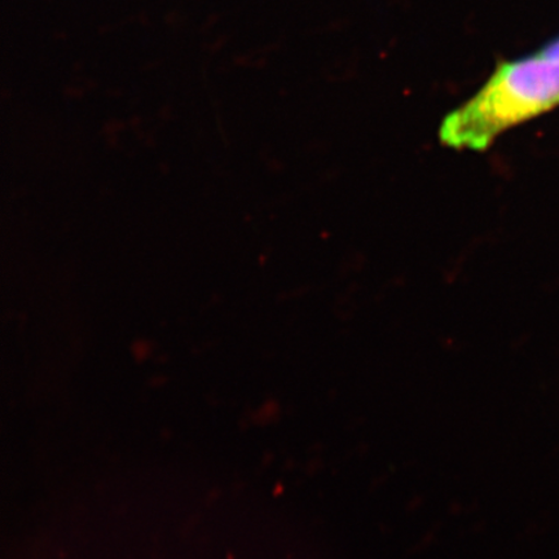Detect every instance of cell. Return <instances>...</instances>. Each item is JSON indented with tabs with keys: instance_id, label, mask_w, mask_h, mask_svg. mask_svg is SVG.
Returning a JSON list of instances; mask_svg holds the SVG:
<instances>
[{
	"instance_id": "1",
	"label": "cell",
	"mask_w": 559,
	"mask_h": 559,
	"mask_svg": "<svg viewBox=\"0 0 559 559\" xmlns=\"http://www.w3.org/2000/svg\"><path fill=\"white\" fill-rule=\"evenodd\" d=\"M559 107V59L542 50L501 62L484 86L440 126L453 150L485 151L516 124Z\"/></svg>"
},
{
	"instance_id": "2",
	"label": "cell",
	"mask_w": 559,
	"mask_h": 559,
	"mask_svg": "<svg viewBox=\"0 0 559 559\" xmlns=\"http://www.w3.org/2000/svg\"><path fill=\"white\" fill-rule=\"evenodd\" d=\"M540 50L545 55L550 56V58L559 59V37L550 40L549 44L543 46Z\"/></svg>"
}]
</instances>
